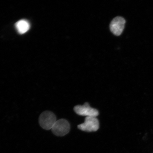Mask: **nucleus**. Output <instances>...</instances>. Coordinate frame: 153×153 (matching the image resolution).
Instances as JSON below:
<instances>
[{"label": "nucleus", "mask_w": 153, "mask_h": 153, "mask_svg": "<svg viewBox=\"0 0 153 153\" xmlns=\"http://www.w3.org/2000/svg\"><path fill=\"white\" fill-rule=\"evenodd\" d=\"M74 110L76 114L86 117H97L99 114L98 110L91 108L87 102L85 103L83 105L76 106Z\"/></svg>", "instance_id": "3"}, {"label": "nucleus", "mask_w": 153, "mask_h": 153, "mask_svg": "<svg viewBox=\"0 0 153 153\" xmlns=\"http://www.w3.org/2000/svg\"><path fill=\"white\" fill-rule=\"evenodd\" d=\"M16 28L19 33L24 34L28 31L30 28V24L27 21L22 20L16 22Z\"/></svg>", "instance_id": "6"}, {"label": "nucleus", "mask_w": 153, "mask_h": 153, "mask_svg": "<svg viewBox=\"0 0 153 153\" xmlns=\"http://www.w3.org/2000/svg\"><path fill=\"white\" fill-rule=\"evenodd\" d=\"M70 126L66 120L61 119L56 120L51 129L53 133L57 136H64L69 133Z\"/></svg>", "instance_id": "2"}, {"label": "nucleus", "mask_w": 153, "mask_h": 153, "mask_svg": "<svg viewBox=\"0 0 153 153\" xmlns=\"http://www.w3.org/2000/svg\"><path fill=\"white\" fill-rule=\"evenodd\" d=\"M78 128L87 132L97 131L99 129V123L96 117H86L84 123L78 126Z\"/></svg>", "instance_id": "4"}, {"label": "nucleus", "mask_w": 153, "mask_h": 153, "mask_svg": "<svg viewBox=\"0 0 153 153\" xmlns=\"http://www.w3.org/2000/svg\"><path fill=\"white\" fill-rule=\"evenodd\" d=\"M56 121V117L55 114L50 111L43 112L39 117L40 126L45 130H49L52 129Z\"/></svg>", "instance_id": "1"}, {"label": "nucleus", "mask_w": 153, "mask_h": 153, "mask_svg": "<svg viewBox=\"0 0 153 153\" xmlns=\"http://www.w3.org/2000/svg\"><path fill=\"white\" fill-rule=\"evenodd\" d=\"M126 21L123 17H116L110 24V29L112 33L117 36H119L123 32Z\"/></svg>", "instance_id": "5"}]
</instances>
